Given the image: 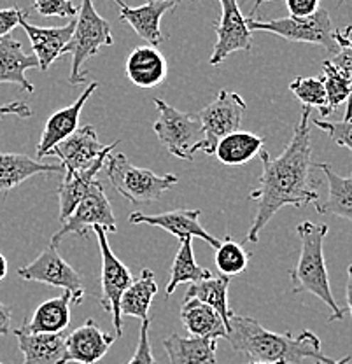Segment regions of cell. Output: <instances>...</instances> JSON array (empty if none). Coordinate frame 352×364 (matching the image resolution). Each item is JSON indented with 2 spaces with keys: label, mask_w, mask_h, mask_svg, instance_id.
<instances>
[{
  "label": "cell",
  "mask_w": 352,
  "mask_h": 364,
  "mask_svg": "<svg viewBox=\"0 0 352 364\" xmlns=\"http://www.w3.org/2000/svg\"><path fill=\"white\" fill-rule=\"evenodd\" d=\"M124 70L139 88H156L165 81L169 67L165 56L154 46H141L128 55Z\"/></svg>",
  "instance_id": "cell-21"
},
{
  "label": "cell",
  "mask_w": 352,
  "mask_h": 364,
  "mask_svg": "<svg viewBox=\"0 0 352 364\" xmlns=\"http://www.w3.org/2000/svg\"><path fill=\"white\" fill-rule=\"evenodd\" d=\"M119 6V21H127L141 39L149 46H160L165 41L160 21L165 13L176 7V0H146L139 7H130L123 0H114Z\"/></svg>",
  "instance_id": "cell-16"
},
{
  "label": "cell",
  "mask_w": 352,
  "mask_h": 364,
  "mask_svg": "<svg viewBox=\"0 0 352 364\" xmlns=\"http://www.w3.org/2000/svg\"><path fill=\"white\" fill-rule=\"evenodd\" d=\"M154 105L158 109V119L153 123V130L161 146L176 158L191 161L203 139L198 116L177 111L160 98H154Z\"/></svg>",
  "instance_id": "cell-7"
},
{
  "label": "cell",
  "mask_w": 352,
  "mask_h": 364,
  "mask_svg": "<svg viewBox=\"0 0 352 364\" xmlns=\"http://www.w3.org/2000/svg\"><path fill=\"white\" fill-rule=\"evenodd\" d=\"M149 318L147 321H142L141 326V336H139L137 350H135L134 358L130 359L128 364H158L156 359H154L153 350H151L149 343Z\"/></svg>",
  "instance_id": "cell-38"
},
{
  "label": "cell",
  "mask_w": 352,
  "mask_h": 364,
  "mask_svg": "<svg viewBox=\"0 0 352 364\" xmlns=\"http://www.w3.org/2000/svg\"><path fill=\"white\" fill-rule=\"evenodd\" d=\"M221 18L214 23L218 43H215L209 58L210 65H219L232 53L251 51L252 32L247 26V18L242 14L237 0H219Z\"/></svg>",
  "instance_id": "cell-11"
},
{
  "label": "cell",
  "mask_w": 352,
  "mask_h": 364,
  "mask_svg": "<svg viewBox=\"0 0 352 364\" xmlns=\"http://www.w3.org/2000/svg\"><path fill=\"white\" fill-rule=\"evenodd\" d=\"M343 2H346V0H338V4H336V6H338V7H340V6H342V4H343Z\"/></svg>",
  "instance_id": "cell-47"
},
{
  "label": "cell",
  "mask_w": 352,
  "mask_h": 364,
  "mask_svg": "<svg viewBox=\"0 0 352 364\" xmlns=\"http://www.w3.org/2000/svg\"><path fill=\"white\" fill-rule=\"evenodd\" d=\"M93 226H102L107 233H116V218L112 212L111 202L105 196V189L102 182L93 181L85 198L78 203L74 212L63 221L62 228L53 235L51 245L58 247L62 240L69 235H78L81 238H88Z\"/></svg>",
  "instance_id": "cell-8"
},
{
  "label": "cell",
  "mask_w": 352,
  "mask_h": 364,
  "mask_svg": "<svg viewBox=\"0 0 352 364\" xmlns=\"http://www.w3.org/2000/svg\"><path fill=\"white\" fill-rule=\"evenodd\" d=\"M316 364H321V363H316Z\"/></svg>",
  "instance_id": "cell-50"
},
{
  "label": "cell",
  "mask_w": 352,
  "mask_h": 364,
  "mask_svg": "<svg viewBox=\"0 0 352 364\" xmlns=\"http://www.w3.org/2000/svg\"><path fill=\"white\" fill-rule=\"evenodd\" d=\"M326 176L328 198L326 202H316V210L319 214L336 215L352 223V173L349 177H342L333 170L329 163H317L314 165Z\"/></svg>",
  "instance_id": "cell-25"
},
{
  "label": "cell",
  "mask_w": 352,
  "mask_h": 364,
  "mask_svg": "<svg viewBox=\"0 0 352 364\" xmlns=\"http://www.w3.org/2000/svg\"><path fill=\"white\" fill-rule=\"evenodd\" d=\"M20 116V117H30L32 116V109L25 104V102H14V104H6L0 109V121L4 119V116Z\"/></svg>",
  "instance_id": "cell-41"
},
{
  "label": "cell",
  "mask_w": 352,
  "mask_h": 364,
  "mask_svg": "<svg viewBox=\"0 0 352 364\" xmlns=\"http://www.w3.org/2000/svg\"><path fill=\"white\" fill-rule=\"evenodd\" d=\"M7 268H9V264H7V259H6V257H4V254L0 252V282H2V280L6 279Z\"/></svg>",
  "instance_id": "cell-44"
},
{
  "label": "cell",
  "mask_w": 352,
  "mask_h": 364,
  "mask_svg": "<svg viewBox=\"0 0 352 364\" xmlns=\"http://www.w3.org/2000/svg\"><path fill=\"white\" fill-rule=\"evenodd\" d=\"M111 153L102 154L97 159V163H93L90 168L79 170V172L72 173V176L63 177L62 184L58 186V202H60V221H65L67 218L74 212V208L78 207V203L85 198V195L88 193L90 186L97 177V173L104 168L105 159Z\"/></svg>",
  "instance_id": "cell-28"
},
{
  "label": "cell",
  "mask_w": 352,
  "mask_h": 364,
  "mask_svg": "<svg viewBox=\"0 0 352 364\" xmlns=\"http://www.w3.org/2000/svg\"><path fill=\"white\" fill-rule=\"evenodd\" d=\"M119 142L111 144V146H102L98 140L97 132L92 124L78 128L70 136L53 147L49 151V156H56L60 159V165L63 166L65 176L79 172V170L90 168L97 159L105 153H112V149Z\"/></svg>",
  "instance_id": "cell-12"
},
{
  "label": "cell",
  "mask_w": 352,
  "mask_h": 364,
  "mask_svg": "<svg viewBox=\"0 0 352 364\" xmlns=\"http://www.w3.org/2000/svg\"><path fill=\"white\" fill-rule=\"evenodd\" d=\"M329 228L328 225H314L305 221L297 226V233L302 240V250L298 263L289 272L293 293H310L321 299L331 310L328 322L342 321L346 310L336 303L329 287V277L326 261H324V238Z\"/></svg>",
  "instance_id": "cell-3"
},
{
  "label": "cell",
  "mask_w": 352,
  "mask_h": 364,
  "mask_svg": "<svg viewBox=\"0 0 352 364\" xmlns=\"http://www.w3.org/2000/svg\"><path fill=\"white\" fill-rule=\"evenodd\" d=\"M20 25L28 36L39 68L46 72L62 56L63 48L69 44L75 28V20H70L69 25L65 26H36L23 16Z\"/></svg>",
  "instance_id": "cell-18"
},
{
  "label": "cell",
  "mask_w": 352,
  "mask_h": 364,
  "mask_svg": "<svg viewBox=\"0 0 352 364\" xmlns=\"http://www.w3.org/2000/svg\"><path fill=\"white\" fill-rule=\"evenodd\" d=\"M158 293V284L154 273L144 268L137 280H132L119 299L121 317H137L141 321L149 318V309Z\"/></svg>",
  "instance_id": "cell-27"
},
{
  "label": "cell",
  "mask_w": 352,
  "mask_h": 364,
  "mask_svg": "<svg viewBox=\"0 0 352 364\" xmlns=\"http://www.w3.org/2000/svg\"><path fill=\"white\" fill-rule=\"evenodd\" d=\"M116 335H109L93 318L65 336V358L63 364H97L114 343Z\"/></svg>",
  "instance_id": "cell-15"
},
{
  "label": "cell",
  "mask_w": 352,
  "mask_h": 364,
  "mask_svg": "<svg viewBox=\"0 0 352 364\" xmlns=\"http://www.w3.org/2000/svg\"><path fill=\"white\" fill-rule=\"evenodd\" d=\"M289 90L297 95L304 107H316L323 116H329L323 77H297L291 81Z\"/></svg>",
  "instance_id": "cell-34"
},
{
  "label": "cell",
  "mask_w": 352,
  "mask_h": 364,
  "mask_svg": "<svg viewBox=\"0 0 352 364\" xmlns=\"http://www.w3.org/2000/svg\"><path fill=\"white\" fill-rule=\"evenodd\" d=\"M39 68L37 58L26 55L20 41L13 37L0 39V85H18L23 91L33 93V85L26 79V70Z\"/></svg>",
  "instance_id": "cell-20"
},
{
  "label": "cell",
  "mask_w": 352,
  "mask_h": 364,
  "mask_svg": "<svg viewBox=\"0 0 352 364\" xmlns=\"http://www.w3.org/2000/svg\"><path fill=\"white\" fill-rule=\"evenodd\" d=\"M98 90V82H92L74 104L67 105V107L60 109V111L53 112L49 119L44 124L43 135H41L39 144H37V156L44 158L49 156V151L55 146H58L62 140L70 136L79 128V116H81L82 107L86 105L88 98L92 97L95 91Z\"/></svg>",
  "instance_id": "cell-17"
},
{
  "label": "cell",
  "mask_w": 352,
  "mask_h": 364,
  "mask_svg": "<svg viewBox=\"0 0 352 364\" xmlns=\"http://www.w3.org/2000/svg\"><path fill=\"white\" fill-rule=\"evenodd\" d=\"M247 26L251 32L274 33L291 43H306L321 46L328 51L329 56L338 51V44L335 41V28L331 25V18L326 9H319L316 14L306 18H279V20H255L249 18Z\"/></svg>",
  "instance_id": "cell-6"
},
{
  "label": "cell",
  "mask_w": 352,
  "mask_h": 364,
  "mask_svg": "<svg viewBox=\"0 0 352 364\" xmlns=\"http://www.w3.org/2000/svg\"><path fill=\"white\" fill-rule=\"evenodd\" d=\"M249 364H284V363H267V361H252Z\"/></svg>",
  "instance_id": "cell-45"
},
{
  "label": "cell",
  "mask_w": 352,
  "mask_h": 364,
  "mask_svg": "<svg viewBox=\"0 0 352 364\" xmlns=\"http://www.w3.org/2000/svg\"><path fill=\"white\" fill-rule=\"evenodd\" d=\"M26 16L25 11L18 9V7H7V9H0V39L7 37L18 25H20L21 18Z\"/></svg>",
  "instance_id": "cell-39"
},
{
  "label": "cell",
  "mask_w": 352,
  "mask_h": 364,
  "mask_svg": "<svg viewBox=\"0 0 352 364\" xmlns=\"http://www.w3.org/2000/svg\"><path fill=\"white\" fill-rule=\"evenodd\" d=\"M181 321L186 331L195 338H226V328L221 316L198 299H184Z\"/></svg>",
  "instance_id": "cell-24"
},
{
  "label": "cell",
  "mask_w": 352,
  "mask_h": 364,
  "mask_svg": "<svg viewBox=\"0 0 352 364\" xmlns=\"http://www.w3.org/2000/svg\"><path fill=\"white\" fill-rule=\"evenodd\" d=\"M176 2H179V0H176Z\"/></svg>",
  "instance_id": "cell-49"
},
{
  "label": "cell",
  "mask_w": 352,
  "mask_h": 364,
  "mask_svg": "<svg viewBox=\"0 0 352 364\" xmlns=\"http://www.w3.org/2000/svg\"><path fill=\"white\" fill-rule=\"evenodd\" d=\"M212 277L210 270L200 267L195 261V252H193V238H184V240L179 242V249H177L176 257H174L172 270H170V279L169 284H166L165 296L170 298L174 293H176L177 287L181 284L186 282H200L203 279H209Z\"/></svg>",
  "instance_id": "cell-31"
},
{
  "label": "cell",
  "mask_w": 352,
  "mask_h": 364,
  "mask_svg": "<svg viewBox=\"0 0 352 364\" xmlns=\"http://www.w3.org/2000/svg\"><path fill=\"white\" fill-rule=\"evenodd\" d=\"M261 2H270V0H256V4H261Z\"/></svg>",
  "instance_id": "cell-46"
},
{
  "label": "cell",
  "mask_w": 352,
  "mask_h": 364,
  "mask_svg": "<svg viewBox=\"0 0 352 364\" xmlns=\"http://www.w3.org/2000/svg\"><path fill=\"white\" fill-rule=\"evenodd\" d=\"M112 44H114V37H112L109 21L97 13V9L93 7V0H82L81 9L78 11L74 33H72L69 44L62 51V55H67V53L72 55L70 85H82L88 77V74L82 72V65L100 51L102 46Z\"/></svg>",
  "instance_id": "cell-4"
},
{
  "label": "cell",
  "mask_w": 352,
  "mask_h": 364,
  "mask_svg": "<svg viewBox=\"0 0 352 364\" xmlns=\"http://www.w3.org/2000/svg\"><path fill=\"white\" fill-rule=\"evenodd\" d=\"M85 291H63L58 298L46 299L36 309L33 316L25 321L26 333H63L70 324V306L82 301Z\"/></svg>",
  "instance_id": "cell-19"
},
{
  "label": "cell",
  "mask_w": 352,
  "mask_h": 364,
  "mask_svg": "<svg viewBox=\"0 0 352 364\" xmlns=\"http://www.w3.org/2000/svg\"><path fill=\"white\" fill-rule=\"evenodd\" d=\"M23 364H63L65 358V336L63 333H26L14 329Z\"/></svg>",
  "instance_id": "cell-22"
},
{
  "label": "cell",
  "mask_w": 352,
  "mask_h": 364,
  "mask_svg": "<svg viewBox=\"0 0 352 364\" xmlns=\"http://www.w3.org/2000/svg\"><path fill=\"white\" fill-rule=\"evenodd\" d=\"M251 256L242 247V244L235 242L232 237H226L219 242V247L215 249V267L225 277L240 275L249 267Z\"/></svg>",
  "instance_id": "cell-32"
},
{
  "label": "cell",
  "mask_w": 352,
  "mask_h": 364,
  "mask_svg": "<svg viewBox=\"0 0 352 364\" xmlns=\"http://www.w3.org/2000/svg\"><path fill=\"white\" fill-rule=\"evenodd\" d=\"M164 347L170 364H218V340L214 338H183L174 333L164 340Z\"/></svg>",
  "instance_id": "cell-26"
},
{
  "label": "cell",
  "mask_w": 352,
  "mask_h": 364,
  "mask_svg": "<svg viewBox=\"0 0 352 364\" xmlns=\"http://www.w3.org/2000/svg\"><path fill=\"white\" fill-rule=\"evenodd\" d=\"M349 277H347V287H346V294H347V306L351 310V316H352V264L349 267Z\"/></svg>",
  "instance_id": "cell-43"
},
{
  "label": "cell",
  "mask_w": 352,
  "mask_h": 364,
  "mask_svg": "<svg viewBox=\"0 0 352 364\" xmlns=\"http://www.w3.org/2000/svg\"><path fill=\"white\" fill-rule=\"evenodd\" d=\"M2 107H4V105H2V104H0V109H2Z\"/></svg>",
  "instance_id": "cell-48"
},
{
  "label": "cell",
  "mask_w": 352,
  "mask_h": 364,
  "mask_svg": "<svg viewBox=\"0 0 352 364\" xmlns=\"http://www.w3.org/2000/svg\"><path fill=\"white\" fill-rule=\"evenodd\" d=\"M310 107L302 109V116L294 127L293 139L279 158L272 159L267 151H261L258 158L263 163L260 177V188L249 195L251 202H256V214L247 231L245 242L258 244L260 233L270 219L282 207H304L319 200L310 181L312 170V146H310Z\"/></svg>",
  "instance_id": "cell-1"
},
{
  "label": "cell",
  "mask_w": 352,
  "mask_h": 364,
  "mask_svg": "<svg viewBox=\"0 0 352 364\" xmlns=\"http://www.w3.org/2000/svg\"><path fill=\"white\" fill-rule=\"evenodd\" d=\"M104 166L112 188L134 205L158 202L164 193L179 182L174 173L156 176L151 170L132 165L123 153L109 154Z\"/></svg>",
  "instance_id": "cell-5"
},
{
  "label": "cell",
  "mask_w": 352,
  "mask_h": 364,
  "mask_svg": "<svg viewBox=\"0 0 352 364\" xmlns=\"http://www.w3.org/2000/svg\"><path fill=\"white\" fill-rule=\"evenodd\" d=\"M33 9L41 16L74 18L78 14V7L72 0H33Z\"/></svg>",
  "instance_id": "cell-37"
},
{
  "label": "cell",
  "mask_w": 352,
  "mask_h": 364,
  "mask_svg": "<svg viewBox=\"0 0 352 364\" xmlns=\"http://www.w3.org/2000/svg\"><path fill=\"white\" fill-rule=\"evenodd\" d=\"M11 317H13L11 306L0 301V335H7L11 331Z\"/></svg>",
  "instance_id": "cell-42"
},
{
  "label": "cell",
  "mask_w": 352,
  "mask_h": 364,
  "mask_svg": "<svg viewBox=\"0 0 352 364\" xmlns=\"http://www.w3.org/2000/svg\"><path fill=\"white\" fill-rule=\"evenodd\" d=\"M228 287H230V277L219 275L209 277L200 282L191 284L186 291V298L184 299H198V301L207 303L212 306L215 312L223 318L226 331L230 326V317H232V310L228 306Z\"/></svg>",
  "instance_id": "cell-30"
},
{
  "label": "cell",
  "mask_w": 352,
  "mask_h": 364,
  "mask_svg": "<svg viewBox=\"0 0 352 364\" xmlns=\"http://www.w3.org/2000/svg\"><path fill=\"white\" fill-rule=\"evenodd\" d=\"M63 172L60 163H41L18 153H0V193L13 191L37 173Z\"/></svg>",
  "instance_id": "cell-23"
},
{
  "label": "cell",
  "mask_w": 352,
  "mask_h": 364,
  "mask_svg": "<svg viewBox=\"0 0 352 364\" xmlns=\"http://www.w3.org/2000/svg\"><path fill=\"white\" fill-rule=\"evenodd\" d=\"M312 124L319 128V130L326 132L329 139H331L336 146L347 147V149L352 151V117L351 119L342 121L314 119Z\"/></svg>",
  "instance_id": "cell-36"
},
{
  "label": "cell",
  "mask_w": 352,
  "mask_h": 364,
  "mask_svg": "<svg viewBox=\"0 0 352 364\" xmlns=\"http://www.w3.org/2000/svg\"><path fill=\"white\" fill-rule=\"evenodd\" d=\"M200 215L202 210H191V208H177V210L161 212V214H142V212H134L128 218L132 225H149L161 228V230L169 231L176 238L184 240V238H200V240L207 242L212 249L219 247V238L212 237L203 226L200 225Z\"/></svg>",
  "instance_id": "cell-14"
},
{
  "label": "cell",
  "mask_w": 352,
  "mask_h": 364,
  "mask_svg": "<svg viewBox=\"0 0 352 364\" xmlns=\"http://www.w3.org/2000/svg\"><path fill=\"white\" fill-rule=\"evenodd\" d=\"M263 136L251 134V132H233V134L223 136L218 142L214 156L228 166L245 165L255 159L263 151Z\"/></svg>",
  "instance_id": "cell-29"
},
{
  "label": "cell",
  "mask_w": 352,
  "mask_h": 364,
  "mask_svg": "<svg viewBox=\"0 0 352 364\" xmlns=\"http://www.w3.org/2000/svg\"><path fill=\"white\" fill-rule=\"evenodd\" d=\"M245 109H247V104L240 95L228 90L219 91L218 97L196 114L200 123H202L203 132V139L200 142L198 151L214 156L219 140L238 130Z\"/></svg>",
  "instance_id": "cell-9"
},
{
  "label": "cell",
  "mask_w": 352,
  "mask_h": 364,
  "mask_svg": "<svg viewBox=\"0 0 352 364\" xmlns=\"http://www.w3.org/2000/svg\"><path fill=\"white\" fill-rule=\"evenodd\" d=\"M237 354H245L255 361L300 364L305 359H314L321 364H347L351 355L336 359L328 358L321 348V340L312 331H302L298 336L293 333H274L265 329L256 318L237 316L230 317L226 338Z\"/></svg>",
  "instance_id": "cell-2"
},
{
  "label": "cell",
  "mask_w": 352,
  "mask_h": 364,
  "mask_svg": "<svg viewBox=\"0 0 352 364\" xmlns=\"http://www.w3.org/2000/svg\"><path fill=\"white\" fill-rule=\"evenodd\" d=\"M286 6L293 18H306L321 9V0H286Z\"/></svg>",
  "instance_id": "cell-40"
},
{
  "label": "cell",
  "mask_w": 352,
  "mask_h": 364,
  "mask_svg": "<svg viewBox=\"0 0 352 364\" xmlns=\"http://www.w3.org/2000/svg\"><path fill=\"white\" fill-rule=\"evenodd\" d=\"M335 41L338 44V51L329 58L338 70H342L347 75L352 86V25L346 26L343 30H335ZM352 117V95L347 100V109L343 119H351Z\"/></svg>",
  "instance_id": "cell-35"
},
{
  "label": "cell",
  "mask_w": 352,
  "mask_h": 364,
  "mask_svg": "<svg viewBox=\"0 0 352 364\" xmlns=\"http://www.w3.org/2000/svg\"><path fill=\"white\" fill-rule=\"evenodd\" d=\"M0 364H2V363H0Z\"/></svg>",
  "instance_id": "cell-51"
},
{
  "label": "cell",
  "mask_w": 352,
  "mask_h": 364,
  "mask_svg": "<svg viewBox=\"0 0 352 364\" xmlns=\"http://www.w3.org/2000/svg\"><path fill=\"white\" fill-rule=\"evenodd\" d=\"M323 82L326 90L328 114H331L336 107L347 102L352 95L351 81L342 70H338L329 60L323 62Z\"/></svg>",
  "instance_id": "cell-33"
},
{
  "label": "cell",
  "mask_w": 352,
  "mask_h": 364,
  "mask_svg": "<svg viewBox=\"0 0 352 364\" xmlns=\"http://www.w3.org/2000/svg\"><path fill=\"white\" fill-rule=\"evenodd\" d=\"M95 235H97L98 247H100L102 256V296L100 305L102 309L112 316V322L116 328V338L123 336V317L119 314V299L123 296L127 287L130 286L134 277L130 270L124 267L112 252L109 245L107 231L102 226H93Z\"/></svg>",
  "instance_id": "cell-10"
},
{
  "label": "cell",
  "mask_w": 352,
  "mask_h": 364,
  "mask_svg": "<svg viewBox=\"0 0 352 364\" xmlns=\"http://www.w3.org/2000/svg\"><path fill=\"white\" fill-rule=\"evenodd\" d=\"M18 275L28 282H41L46 286L62 287L63 291H85L82 277L67 263L58 247L49 244L36 259L18 270Z\"/></svg>",
  "instance_id": "cell-13"
}]
</instances>
